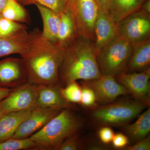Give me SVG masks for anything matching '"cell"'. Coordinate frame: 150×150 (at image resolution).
Instances as JSON below:
<instances>
[{"mask_svg":"<svg viewBox=\"0 0 150 150\" xmlns=\"http://www.w3.org/2000/svg\"><path fill=\"white\" fill-rule=\"evenodd\" d=\"M36 145L30 138L10 139L0 143V150H35Z\"/></svg>","mask_w":150,"mask_h":150,"instance_id":"603a6c76","label":"cell"},{"mask_svg":"<svg viewBox=\"0 0 150 150\" xmlns=\"http://www.w3.org/2000/svg\"><path fill=\"white\" fill-rule=\"evenodd\" d=\"M119 34L131 43L150 39V15L142 8L118 23Z\"/></svg>","mask_w":150,"mask_h":150,"instance_id":"52a82bcc","label":"cell"},{"mask_svg":"<svg viewBox=\"0 0 150 150\" xmlns=\"http://www.w3.org/2000/svg\"><path fill=\"white\" fill-rule=\"evenodd\" d=\"M94 34L97 52L119 35L118 23L113 20L109 13L99 9L95 23Z\"/></svg>","mask_w":150,"mask_h":150,"instance_id":"5bb4252c","label":"cell"},{"mask_svg":"<svg viewBox=\"0 0 150 150\" xmlns=\"http://www.w3.org/2000/svg\"><path fill=\"white\" fill-rule=\"evenodd\" d=\"M66 9L74 20L78 36L94 42V25L99 8L94 0H67Z\"/></svg>","mask_w":150,"mask_h":150,"instance_id":"8992f818","label":"cell"},{"mask_svg":"<svg viewBox=\"0 0 150 150\" xmlns=\"http://www.w3.org/2000/svg\"><path fill=\"white\" fill-rule=\"evenodd\" d=\"M62 95L68 102L81 103L82 88L76 81L67 84L62 90Z\"/></svg>","mask_w":150,"mask_h":150,"instance_id":"484cf974","label":"cell"},{"mask_svg":"<svg viewBox=\"0 0 150 150\" xmlns=\"http://www.w3.org/2000/svg\"><path fill=\"white\" fill-rule=\"evenodd\" d=\"M131 45L132 55L124 73L139 72L150 68V39Z\"/></svg>","mask_w":150,"mask_h":150,"instance_id":"2e32d148","label":"cell"},{"mask_svg":"<svg viewBox=\"0 0 150 150\" xmlns=\"http://www.w3.org/2000/svg\"><path fill=\"white\" fill-rule=\"evenodd\" d=\"M21 5H40L51 9L58 13L64 11L66 9L67 0H16Z\"/></svg>","mask_w":150,"mask_h":150,"instance_id":"cb8c5ba5","label":"cell"},{"mask_svg":"<svg viewBox=\"0 0 150 150\" xmlns=\"http://www.w3.org/2000/svg\"><path fill=\"white\" fill-rule=\"evenodd\" d=\"M146 0H110L108 12L118 23L133 13L140 9Z\"/></svg>","mask_w":150,"mask_h":150,"instance_id":"ffe728a7","label":"cell"},{"mask_svg":"<svg viewBox=\"0 0 150 150\" xmlns=\"http://www.w3.org/2000/svg\"><path fill=\"white\" fill-rule=\"evenodd\" d=\"M114 135L112 129L108 126L102 127L98 132L100 139L105 144H109L112 142Z\"/></svg>","mask_w":150,"mask_h":150,"instance_id":"f1b7e54d","label":"cell"},{"mask_svg":"<svg viewBox=\"0 0 150 150\" xmlns=\"http://www.w3.org/2000/svg\"><path fill=\"white\" fill-rule=\"evenodd\" d=\"M82 126L81 121L64 108L29 138L36 144L35 150H58L61 144L77 133Z\"/></svg>","mask_w":150,"mask_h":150,"instance_id":"3957f363","label":"cell"},{"mask_svg":"<svg viewBox=\"0 0 150 150\" xmlns=\"http://www.w3.org/2000/svg\"><path fill=\"white\" fill-rule=\"evenodd\" d=\"M39 85L28 82L14 88L1 101L6 113L32 110L37 106Z\"/></svg>","mask_w":150,"mask_h":150,"instance_id":"ba28073f","label":"cell"},{"mask_svg":"<svg viewBox=\"0 0 150 150\" xmlns=\"http://www.w3.org/2000/svg\"><path fill=\"white\" fill-rule=\"evenodd\" d=\"M132 53L131 43L120 35L116 36L97 52L101 75L115 77L125 72Z\"/></svg>","mask_w":150,"mask_h":150,"instance_id":"277c9868","label":"cell"},{"mask_svg":"<svg viewBox=\"0 0 150 150\" xmlns=\"http://www.w3.org/2000/svg\"><path fill=\"white\" fill-rule=\"evenodd\" d=\"M35 5L43 21L42 36L51 43H55L60 25V14L46 7L38 4Z\"/></svg>","mask_w":150,"mask_h":150,"instance_id":"d6986e66","label":"cell"},{"mask_svg":"<svg viewBox=\"0 0 150 150\" xmlns=\"http://www.w3.org/2000/svg\"><path fill=\"white\" fill-rule=\"evenodd\" d=\"M113 146L117 149L125 147L129 143V139L126 135L119 133L114 135L112 140Z\"/></svg>","mask_w":150,"mask_h":150,"instance_id":"f546056e","label":"cell"},{"mask_svg":"<svg viewBox=\"0 0 150 150\" xmlns=\"http://www.w3.org/2000/svg\"><path fill=\"white\" fill-rule=\"evenodd\" d=\"M2 15H1V13H0V18H1L2 17Z\"/></svg>","mask_w":150,"mask_h":150,"instance_id":"8d00e7d4","label":"cell"},{"mask_svg":"<svg viewBox=\"0 0 150 150\" xmlns=\"http://www.w3.org/2000/svg\"><path fill=\"white\" fill-rule=\"evenodd\" d=\"M62 90L61 84L39 85L37 107L68 108L71 104L64 98Z\"/></svg>","mask_w":150,"mask_h":150,"instance_id":"9a60e30c","label":"cell"},{"mask_svg":"<svg viewBox=\"0 0 150 150\" xmlns=\"http://www.w3.org/2000/svg\"><path fill=\"white\" fill-rule=\"evenodd\" d=\"M26 25L2 17L0 18V36H8L27 30Z\"/></svg>","mask_w":150,"mask_h":150,"instance_id":"d4e9b609","label":"cell"},{"mask_svg":"<svg viewBox=\"0 0 150 150\" xmlns=\"http://www.w3.org/2000/svg\"><path fill=\"white\" fill-rule=\"evenodd\" d=\"M83 84L93 90L96 100L104 103L112 102L118 97L129 93L125 87L111 76L102 75L98 79L84 81Z\"/></svg>","mask_w":150,"mask_h":150,"instance_id":"4fadbf2b","label":"cell"},{"mask_svg":"<svg viewBox=\"0 0 150 150\" xmlns=\"http://www.w3.org/2000/svg\"><path fill=\"white\" fill-rule=\"evenodd\" d=\"M41 33L36 28L30 32L25 30L10 36H0V58L25 54L36 43Z\"/></svg>","mask_w":150,"mask_h":150,"instance_id":"9c48e42d","label":"cell"},{"mask_svg":"<svg viewBox=\"0 0 150 150\" xmlns=\"http://www.w3.org/2000/svg\"><path fill=\"white\" fill-rule=\"evenodd\" d=\"M147 105L137 100H121L96 108L94 119L102 124L120 125L128 123L139 116Z\"/></svg>","mask_w":150,"mask_h":150,"instance_id":"5b68a950","label":"cell"},{"mask_svg":"<svg viewBox=\"0 0 150 150\" xmlns=\"http://www.w3.org/2000/svg\"><path fill=\"white\" fill-rule=\"evenodd\" d=\"M28 82L27 70L21 58H6L0 61V87L15 88Z\"/></svg>","mask_w":150,"mask_h":150,"instance_id":"7c38bea8","label":"cell"},{"mask_svg":"<svg viewBox=\"0 0 150 150\" xmlns=\"http://www.w3.org/2000/svg\"><path fill=\"white\" fill-rule=\"evenodd\" d=\"M65 49L46 40L41 33L32 48L21 56L28 82L38 85L60 84L59 71Z\"/></svg>","mask_w":150,"mask_h":150,"instance_id":"7a4b0ae2","label":"cell"},{"mask_svg":"<svg viewBox=\"0 0 150 150\" xmlns=\"http://www.w3.org/2000/svg\"><path fill=\"white\" fill-rule=\"evenodd\" d=\"M1 13L3 17L12 21L21 23L30 22L28 12L16 0H8Z\"/></svg>","mask_w":150,"mask_h":150,"instance_id":"7402d4cb","label":"cell"},{"mask_svg":"<svg viewBox=\"0 0 150 150\" xmlns=\"http://www.w3.org/2000/svg\"><path fill=\"white\" fill-rule=\"evenodd\" d=\"M63 109L54 108L36 107L29 116L21 124L11 139L29 138L45 126Z\"/></svg>","mask_w":150,"mask_h":150,"instance_id":"8fae6325","label":"cell"},{"mask_svg":"<svg viewBox=\"0 0 150 150\" xmlns=\"http://www.w3.org/2000/svg\"><path fill=\"white\" fill-rule=\"evenodd\" d=\"M124 130L132 140L139 141L146 137L150 131V109L138 116L134 123L125 126Z\"/></svg>","mask_w":150,"mask_h":150,"instance_id":"44dd1931","label":"cell"},{"mask_svg":"<svg viewBox=\"0 0 150 150\" xmlns=\"http://www.w3.org/2000/svg\"><path fill=\"white\" fill-rule=\"evenodd\" d=\"M81 147L77 133L68 137L61 144L58 150H77Z\"/></svg>","mask_w":150,"mask_h":150,"instance_id":"83f0119b","label":"cell"},{"mask_svg":"<svg viewBox=\"0 0 150 150\" xmlns=\"http://www.w3.org/2000/svg\"><path fill=\"white\" fill-rule=\"evenodd\" d=\"M6 113L1 103V101L0 102V119L2 118L4 114Z\"/></svg>","mask_w":150,"mask_h":150,"instance_id":"d590c367","label":"cell"},{"mask_svg":"<svg viewBox=\"0 0 150 150\" xmlns=\"http://www.w3.org/2000/svg\"><path fill=\"white\" fill-rule=\"evenodd\" d=\"M14 88H7L0 87V102L7 97Z\"/></svg>","mask_w":150,"mask_h":150,"instance_id":"d6a6232c","label":"cell"},{"mask_svg":"<svg viewBox=\"0 0 150 150\" xmlns=\"http://www.w3.org/2000/svg\"><path fill=\"white\" fill-rule=\"evenodd\" d=\"M100 10L108 12L110 0H94Z\"/></svg>","mask_w":150,"mask_h":150,"instance_id":"1f68e13d","label":"cell"},{"mask_svg":"<svg viewBox=\"0 0 150 150\" xmlns=\"http://www.w3.org/2000/svg\"><path fill=\"white\" fill-rule=\"evenodd\" d=\"M141 8L150 15V0H146L142 4Z\"/></svg>","mask_w":150,"mask_h":150,"instance_id":"836d02e7","label":"cell"},{"mask_svg":"<svg viewBox=\"0 0 150 150\" xmlns=\"http://www.w3.org/2000/svg\"><path fill=\"white\" fill-rule=\"evenodd\" d=\"M97 55L93 41L78 36L65 48L59 71L60 84L100 77Z\"/></svg>","mask_w":150,"mask_h":150,"instance_id":"6da1fadb","label":"cell"},{"mask_svg":"<svg viewBox=\"0 0 150 150\" xmlns=\"http://www.w3.org/2000/svg\"><path fill=\"white\" fill-rule=\"evenodd\" d=\"M60 22L59 31L54 44L65 48L78 37L74 23L71 14L67 9L59 13Z\"/></svg>","mask_w":150,"mask_h":150,"instance_id":"ac0fdd59","label":"cell"},{"mask_svg":"<svg viewBox=\"0 0 150 150\" xmlns=\"http://www.w3.org/2000/svg\"><path fill=\"white\" fill-rule=\"evenodd\" d=\"M115 78L136 100L149 106L150 68L139 72L123 73Z\"/></svg>","mask_w":150,"mask_h":150,"instance_id":"30bf717a","label":"cell"},{"mask_svg":"<svg viewBox=\"0 0 150 150\" xmlns=\"http://www.w3.org/2000/svg\"><path fill=\"white\" fill-rule=\"evenodd\" d=\"M7 1L8 0H0V13H1Z\"/></svg>","mask_w":150,"mask_h":150,"instance_id":"e575fe53","label":"cell"},{"mask_svg":"<svg viewBox=\"0 0 150 150\" xmlns=\"http://www.w3.org/2000/svg\"><path fill=\"white\" fill-rule=\"evenodd\" d=\"M32 110L7 112L3 115L0 119V143L12 137Z\"/></svg>","mask_w":150,"mask_h":150,"instance_id":"e0dca14e","label":"cell"},{"mask_svg":"<svg viewBox=\"0 0 150 150\" xmlns=\"http://www.w3.org/2000/svg\"><path fill=\"white\" fill-rule=\"evenodd\" d=\"M96 97L93 90L88 86L82 88L81 103L86 107H91L96 104Z\"/></svg>","mask_w":150,"mask_h":150,"instance_id":"4316f807","label":"cell"},{"mask_svg":"<svg viewBox=\"0 0 150 150\" xmlns=\"http://www.w3.org/2000/svg\"><path fill=\"white\" fill-rule=\"evenodd\" d=\"M127 150H150V138L149 136H147L144 139L138 141L135 144L127 147Z\"/></svg>","mask_w":150,"mask_h":150,"instance_id":"4dcf8cb0","label":"cell"}]
</instances>
